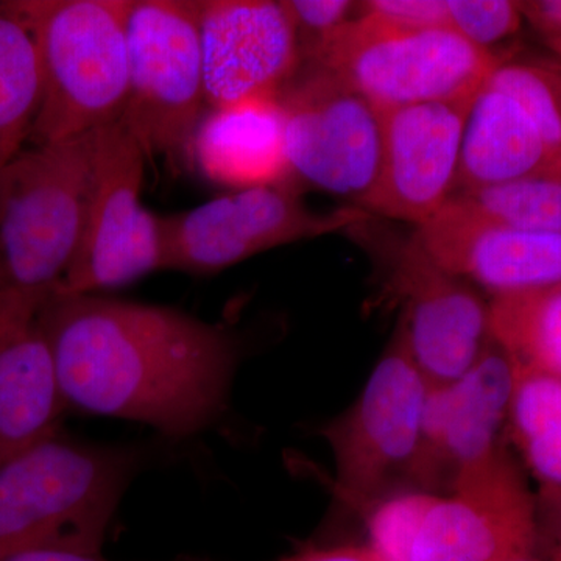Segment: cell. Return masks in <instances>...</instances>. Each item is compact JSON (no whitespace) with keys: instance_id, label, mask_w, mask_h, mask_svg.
Instances as JSON below:
<instances>
[{"instance_id":"obj_7","label":"cell","mask_w":561,"mask_h":561,"mask_svg":"<svg viewBox=\"0 0 561 561\" xmlns=\"http://www.w3.org/2000/svg\"><path fill=\"white\" fill-rule=\"evenodd\" d=\"M430 387L397 330L356 401L320 430L334 461L335 493L346 505L365 513L409 489Z\"/></svg>"},{"instance_id":"obj_6","label":"cell","mask_w":561,"mask_h":561,"mask_svg":"<svg viewBox=\"0 0 561 561\" xmlns=\"http://www.w3.org/2000/svg\"><path fill=\"white\" fill-rule=\"evenodd\" d=\"M504 58L451 31L401 27L362 11L301 61L391 110L470 98Z\"/></svg>"},{"instance_id":"obj_29","label":"cell","mask_w":561,"mask_h":561,"mask_svg":"<svg viewBox=\"0 0 561 561\" xmlns=\"http://www.w3.org/2000/svg\"><path fill=\"white\" fill-rule=\"evenodd\" d=\"M519 3L524 20L529 21L549 47L561 43V0H530Z\"/></svg>"},{"instance_id":"obj_11","label":"cell","mask_w":561,"mask_h":561,"mask_svg":"<svg viewBox=\"0 0 561 561\" xmlns=\"http://www.w3.org/2000/svg\"><path fill=\"white\" fill-rule=\"evenodd\" d=\"M276 98L291 173L362 208L381 169L382 111L309 61Z\"/></svg>"},{"instance_id":"obj_19","label":"cell","mask_w":561,"mask_h":561,"mask_svg":"<svg viewBox=\"0 0 561 561\" xmlns=\"http://www.w3.org/2000/svg\"><path fill=\"white\" fill-rule=\"evenodd\" d=\"M546 171L561 169L537 124L515 99L483 81L465 127L456 191Z\"/></svg>"},{"instance_id":"obj_17","label":"cell","mask_w":561,"mask_h":561,"mask_svg":"<svg viewBox=\"0 0 561 561\" xmlns=\"http://www.w3.org/2000/svg\"><path fill=\"white\" fill-rule=\"evenodd\" d=\"M43 305L25 308L0 328V465L58 434L68 411L39 321Z\"/></svg>"},{"instance_id":"obj_10","label":"cell","mask_w":561,"mask_h":561,"mask_svg":"<svg viewBox=\"0 0 561 561\" xmlns=\"http://www.w3.org/2000/svg\"><path fill=\"white\" fill-rule=\"evenodd\" d=\"M368 219L357 206L309 209L289 183L236 190L161 217L164 271L209 275L276 247L351 231Z\"/></svg>"},{"instance_id":"obj_27","label":"cell","mask_w":561,"mask_h":561,"mask_svg":"<svg viewBox=\"0 0 561 561\" xmlns=\"http://www.w3.org/2000/svg\"><path fill=\"white\" fill-rule=\"evenodd\" d=\"M360 10L401 27L448 31L446 0H370Z\"/></svg>"},{"instance_id":"obj_3","label":"cell","mask_w":561,"mask_h":561,"mask_svg":"<svg viewBox=\"0 0 561 561\" xmlns=\"http://www.w3.org/2000/svg\"><path fill=\"white\" fill-rule=\"evenodd\" d=\"M364 515L386 561H519L537 549L535 493L512 451L451 493L397 491Z\"/></svg>"},{"instance_id":"obj_14","label":"cell","mask_w":561,"mask_h":561,"mask_svg":"<svg viewBox=\"0 0 561 561\" xmlns=\"http://www.w3.org/2000/svg\"><path fill=\"white\" fill-rule=\"evenodd\" d=\"M476 94L381 110V169L360 209L416 227L437 214L456 191L461 142Z\"/></svg>"},{"instance_id":"obj_21","label":"cell","mask_w":561,"mask_h":561,"mask_svg":"<svg viewBox=\"0 0 561 561\" xmlns=\"http://www.w3.org/2000/svg\"><path fill=\"white\" fill-rule=\"evenodd\" d=\"M43 94L35 36L13 2L0 3V172L32 138Z\"/></svg>"},{"instance_id":"obj_22","label":"cell","mask_w":561,"mask_h":561,"mask_svg":"<svg viewBox=\"0 0 561 561\" xmlns=\"http://www.w3.org/2000/svg\"><path fill=\"white\" fill-rule=\"evenodd\" d=\"M490 324L518 367L561 378V287L491 298Z\"/></svg>"},{"instance_id":"obj_20","label":"cell","mask_w":561,"mask_h":561,"mask_svg":"<svg viewBox=\"0 0 561 561\" xmlns=\"http://www.w3.org/2000/svg\"><path fill=\"white\" fill-rule=\"evenodd\" d=\"M507 443L538 490L561 489L560 376L516 365Z\"/></svg>"},{"instance_id":"obj_33","label":"cell","mask_w":561,"mask_h":561,"mask_svg":"<svg viewBox=\"0 0 561 561\" xmlns=\"http://www.w3.org/2000/svg\"><path fill=\"white\" fill-rule=\"evenodd\" d=\"M519 561H546V560H542V559H540V557H537V556H531V557H527V559L519 560Z\"/></svg>"},{"instance_id":"obj_5","label":"cell","mask_w":561,"mask_h":561,"mask_svg":"<svg viewBox=\"0 0 561 561\" xmlns=\"http://www.w3.org/2000/svg\"><path fill=\"white\" fill-rule=\"evenodd\" d=\"M90 135L27 146L0 172V291L49 298L79 247Z\"/></svg>"},{"instance_id":"obj_18","label":"cell","mask_w":561,"mask_h":561,"mask_svg":"<svg viewBox=\"0 0 561 561\" xmlns=\"http://www.w3.org/2000/svg\"><path fill=\"white\" fill-rule=\"evenodd\" d=\"M191 150L206 179L234 190L287 183L291 175L278 98L210 110L195 130Z\"/></svg>"},{"instance_id":"obj_23","label":"cell","mask_w":561,"mask_h":561,"mask_svg":"<svg viewBox=\"0 0 561 561\" xmlns=\"http://www.w3.org/2000/svg\"><path fill=\"white\" fill-rule=\"evenodd\" d=\"M453 198L494 224L516 230L561 232V171L456 191Z\"/></svg>"},{"instance_id":"obj_28","label":"cell","mask_w":561,"mask_h":561,"mask_svg":"<svg viewBox=\"0 0 561 561\" xmlns=\"http://www.w3.org/2000/svg\"><path fill=\"white\" fill-rule=\"evenodd\" d=\"M537 549L535 556L546 561H561V489L537 490Z\"/></svg>"},{"instance_id":"obj_12","label":"cell","mask_w":561,"mask_h":561,"mask_svg":"<svg viewBox=\"0 0 561 561\" xmlns=\"http://www.w3.org/2000/svg\"><path fill=\"white\" fill-rule=\"evenodd\" d=\"M387 295L400 302L398 331L430 386L465 375L493 342L490 301L432 260L412 238L382 239Z\"/></svg>"},{"instance_id":"obj_9","label":"cell","mask_w":561,"mask_h":561,"mask_svg":"<svg viewBox=\"0 0 561 561\" xmlns=\"http://www.w3.org/2000/svg\"><path fill=\"white\" fill-rule=\"evenodd\" d=\"M206 105L195 2L131 0L121 124L149 157L191 150Z\"/></svg>"},{"instance_id":"obj_15","label":"cell","mask_w":561,"mask_h":561,"mask_svg":"<svg viewBox=\"0 0 561 561\" xmlns=\"http://www.w3.org/2000/svg\"><path fill=\"white\" fill-rule=\"evenodd\" d=\"M206 105L224 108L276 98L301 65V47L284 2H195Z\"/></svg>"},{"instance_id":"obj_2","label":"cell","mask_w":561,"mask_h":561,"mask_svg":"<svg viewBox=\"0 0 561 561\" xmlns=\"http://www.w3.org/2000/svg\"><path fill=\"white\" fill-rule=\"evenodd\" d=\"M139 457L60 432L0 465V560L38 548L102 553Z\"/></svg>"},{"instance_id":"obj_16","label":"cell","mask_w":561,"mask_h":561,"mask_svg":"<svg viewBox=\"0 0 561 561\" xmlns=\"http://www.w3.org/2000/svg\"><path fill=\"white\" fill-rule=\"evenodd\" d=\"M413 234L432 260L490 300L561 287V232L504 227L451 197Z\"/></svg>"},{"instance_id":"obj_13","label":"cell","mask_w":561,"mask_h":561,"mask_svg":"<svg viewBox=\"0 0 561 561\" xmlns=\"http://www.w3.org/2000/svg\"><path fill=\"white\" fill-rule=\"evenodd\" d=\"M516 365L491 342L460 378L431 386L408 490L451 493L512 451L507 443Z\"/></svg>"},{"instance_id":"obj_32","label":"cell","mask_w":561,"mask_h":561,"mask_svg":"<svg viewBox=\"0 0 561 561\" xmlns=\"http://www.w3.org/2000/svg\"><path fill=\"white\" fill-rule=\"evenodd\" d=\"M551 49L553 51H556L557 55H559V58L561 60V43L560 44H556V46H552Z\"/></svg>"},{"instance_id":"obj_25","label":"cell","mask_w":561,"mask_h":561,"mask_svg":"<svg viewBox=\"0 0 561 561\" xmlns=\"http://www.w3.org/2000/svg\"><path fill=\"white\" fill-rule=\"evenodd\" d=\"M448 31L491 50L522 27V3L511 0H446Z\"/></svg>"},{"instance_id":"obj_4","label":"cell","mask_w":561,"mask_h":561,"mask_svg":"<svg viewBox=\"0 0 561 561\" xmlns=\"http://www.w3.org/2000/svg\"><path fill=\"white\" fill-rule=\"evenodd\" d=\"M43 94L28 146L83 138L124 113L131 0H21Z\"/></svg>"},{"instance_id":"obj_31","label":"cell","mask_w":561,"mask_h":561,"mask_svg":"<svg viewBox=\"0 0 561 561\" xmlns=\"http://www.w3.org/2000/svg\"><path fill=\"white\" fill-rule=\"evenodd\" d=\"M0 561H110L102 553H87L65 548H38Z\"/></svg>"},{"instance_id":"obj_26","label":"cell","mask_w":561,"mask_h":561,"mask_svg":"<svg viewBox=\"0 0 561 561\" xmlns=\"http://www.w3.org/2000/svg\"><path fill=\"white\" fill-rule=\"evenodd\" d=\"M284 7L289 11L295 32L300 41L302 55L311 51L346 22L354 20L359 2L348 0H287Z\"/></svg>"},{"instance_id":"obj_1","label":"cell","mask_w":561,"mask_h":561,"mask_svg":"<svg viewBox=\"0 0 561 561\" xmlns=\"http://www.w3.org/2000/svg\"><path fill=\"white\" fill-rule=\"evenodd\" d=\"M68 409L146 424L172 440L228 409L238 342L168 306L54 291L39 311Z\"/></svg>"},{"instance_id":"obj_24","label":"cell","mask_w":561,"mask_h":561,"mask_svg":"<svg viewBox=\"0 0 561 561\" xmlns=\"http://www.w3.org/2000/svg\"><path fill=\"white\" fill-rule=\"evenodd\" d=\"M515 99L537 124L553 161L561 169V60L511 58L485 80Z\"/></svg>"},{"instance_id":"obj_8","label":"cell","mask_w":561,"mask_h":561,"mask_svg":"<svg viewBox=\"0 0 561 561\" xmlns=\"http://www.w3.org/2000/svg\"><path fill=\"white\" fill-rule=\"evenodd\" d=\"M146 160L121 122L91 133L80 242L55 291L99 294L164 271L161 217L140 198Z\"/></svg>"},{"instance_id":"obj_30","label":"cell","mask_w":561,"mask_h":561,"mask_svg":"<svg viewBox=\"0 0 561 561\" xmlns=\"http://www.w3.org/2000/svg\"><path fill=\"white\" fill-rule=\"evenodd\" d=\"M283 561H386L370 545L332 546L295 553Z\"/></svg>"}]
</instances>
